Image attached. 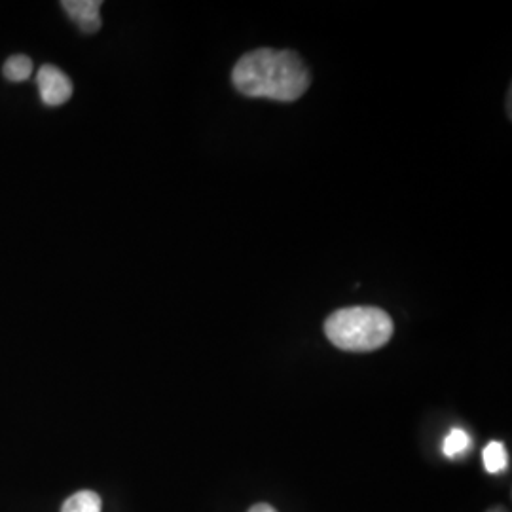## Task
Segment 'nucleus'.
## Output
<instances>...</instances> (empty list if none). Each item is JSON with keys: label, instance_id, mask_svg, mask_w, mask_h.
Wrapping results in <instances>:
<instances>
[{"label": "nucleus", "instance_id": "1", "mask_svg": "<svg viewBox=\"0 0 512 512\" xmlns=\"http://www.w3.org/2000/svg\"><path fill=\"white\" fill-rule=\"evenodd\" d=\"M232 82L247 97L293 103L308 92L311 76L294 52L262 48L239 59Z\"/></svg>", "mask_w": 512, "mask_h": 512}, {"label": "nucleus", "instance_id": "2", "mask_svg": "<svg viewBox=\"0 0 512 512\" xmlns=\"http://www.w3.org/2000/svg\"><path fill=\"white\" fill-rule=\"evenodd\" d=\"M325 332L336 348L355 353L374 351L391 340L393 319L378 308H346L330 315Z\"/></svg>", "mask_w": 512, "mask_h": 512}, {"label": "nucleus", "instance_id": "3", "mask_svg": "<svg viewBox=\"0 0 512 512\" xmlns=\"http://www.w3.org/2000/svg\"><path fill=\"white\" fill-rule=\"evenodd\" d=\"M38 92L46 107L65 105L73 97V82L54 65H44L37 74Z\"/></svg>", "mask_w": 512, "mask_h": 512}, {"label": "nucleus", "instance_id": "4", "mask_svg": "<svg viewBox=\"0 0 512 512\" xmlns=\"http://www.w3.org/2000/svg\"><path fill=\"white\" fill-rule=\"evenodd\" d=\"M61 6L82 33L93 35L101 29V0H63Z\"/></svg>", "mask_w": 512, "mask_h": 512}, {"label": "nucleus", "instance_id": "5", "mask_svg": "<svg viewBox=\"0 0 512 512\" xmlns=\"http://www.w3.org/2000/svg\"><path fill=\"white\" fill-rule=\"evenodd\" d=\"M2 74L8 82H25L33 74V59L27 55H12L6 59Z\"/></svg>", "mask_w": 512, "mask_h": 512}, {"label": "nucleus", "instance_id": "6", "mask_svg": "<svg viewBox=\"0 0 512 512\" xmlns=\"http://www.w3.org/2000/svg\"><path fill=\"white\" fill-rule=\"evenodd\" d=\"M103 509V503H101V497L90 492V490H84V492H76L71 495L63 507L61 512H101Z\"/></svg>", "mask_w": 512, "mask_h": 512}, {"label": "nucleus", "instance_id": "7", "mask_svg": "<svg viewBox=\"0 0 512 512\" xmlns=\"http://www.w3.org/2000/svg\"><path fill=\"white\" fill-rule=\"evenodd\" d=\"M469 446H471V437L461 429H454L444 440L442 450H444L446 458L454 459L465 454L469 450Z\"/></svg>", "mask_w": 512, "mask_h": 512}, {"label": "nucleus", "instance_id": "8", "mask_svg": "<svg viewBox=\"0 0 512 512\" xmlns=\"http://www.w3.org/2000/svg\"><path fill=\"white\" fill-rule=\"evenodd\" d=\"M484 465L488 473H501L507 467V452L501 442H490L484 450Z\"/></svg>", "mask_w": 512, "mask_h": 512}, {"label": "nucleus", "instance_id": "9", "mask_svg": "<svg viewBox=\"0 0 512 512\" xmlns=\"http://www.w3.org/2000/svg\"><path fill=\"white\" fill-rule=\"evenodd\" d=\"M249 512H277L272 505H266V503H258Z\"/></svg>", "mask_w": 512, "mask_h": 512}]
</instances>
